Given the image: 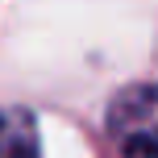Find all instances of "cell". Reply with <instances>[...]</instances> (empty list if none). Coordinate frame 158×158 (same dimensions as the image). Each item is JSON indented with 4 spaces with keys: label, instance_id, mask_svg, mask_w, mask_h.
<instances>
[{
    "label": "cell",
    "instance_id": "1",
    "mask_svg": "<svg viewBox=\"0 0 158 158\" xmlns=\"http://www.w3.org/2000/svg\"><path fill=\"white\" fill-rule=\"evenodd\" d=\"M108 137L121 158H158V83L129 87L112 100Z\"/></svg>",
    "mask_w": 158,
    "mask_h": 158
},
{
    "label": "cell",
    "instance_id": "2",
    "mask_svg": "<svg viewBox=\"0 0 158 158\" xmlns=\"http://www.w3.org/2000/svg\"><path fill=\"white\" fill-rule=\"evenodd\" d=\"M0 158H42L38 125L25 108H0Z\"/></svg>",
    "mask_w": 158,
    "mask_h": 158
}]
</instances>
